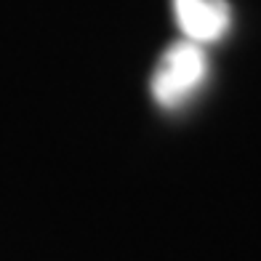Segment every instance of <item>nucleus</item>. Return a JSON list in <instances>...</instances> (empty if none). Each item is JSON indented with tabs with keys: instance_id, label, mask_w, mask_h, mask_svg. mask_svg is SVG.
<instances>
[{
	"instance_id": "obj_1",
	"label": "nucleus",
	"mask_w": 261,
	"mask_h": 261,
	"mask_svg": "<svg viewBox=\"0 0 261 261\" xmlns=\"http://www.w3.org/2000/svg\"><path fill=\"white\" fill-rule=\"evenodd\" d=\"M208 75H211V64L203 45L179 40L165 48V54L160 56V64L152 72L149 80L152 99L163 110H181L208 83Z\"/></svg>"
},
{
	"instance_id": "obj_2",
	"label": "nucleus",
	"mask_w": 261,
	"mask_h": 261,
	"mask_svg": "<svg viewBox=\"0 0 261 261\" xmlns=\"http://www.w3.org/2000/svg\"><path fill=\"white\" fill-rule=\"evenodd\" d=\"M176 24L189 43H219L232 27V6L227 0H173Z\"/></svg>"
}]
</instances>
